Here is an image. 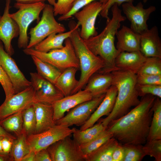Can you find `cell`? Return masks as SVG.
Here are the masks:
<instances>
[{
	"label": "cell",
	"mask_w": 161,
	"mask_h": 161,
	"mask_svg": "<svg viewBox=\"0 0 161 161\" xmlns=\"http://www.w3.org/2000/svg\"><path fill=\"white\" fill-rule=\"evenodd\" d=\"M156 97L144 96L138 104L120 118L112 121L106 129L122 145H142L147 141Z\"/></svg>",
	"instance_id": "cell-1"
},
{
	"label": "cell",
	"mask_w": 161,
	"mask_h": 161,
	"mask_svg": "<svg viewBox=\"0 0 161 161\" xmlns=\"http://www.w3.org/2000/svg\"><path fill=\"white\" fill-rule=\"evenodd\" d=\"M112 16L106 21V25L99 34L92 37L84 41L90 50L104 61V68L99 73H110L118 70L115 61L120 53L115 46L116 34L121 22L126 19L122 14L121 10L116 4L111 7Z\"/></svg>",
	"instance_id": "cell-2"
},
{
	"label": "cell",
	"mask_w": 161,
	"mask_h": 161,
	"mask_svg": "<svg viewBox=\"0 0 161 161\" xmlns=\"http://www.w3.org/2000/svg\"><path fill=\"white\" fill-rule=\"evenodd\" d=\"M112 85L117 89V95L113 108L101 123L107 129L109 124L123 116L140 102L137 88V75L129 71L117 70L111 72Z\"/></svg>",
	"instance_id": "cell-3"
},
{
	"label": "cell",
	"mask_w": 161,
	"mask_h": 161,
	"mask_svg": "<svg viewBox=\"0 0 161 161\" xmlns=\"http://www.w3.org/2000/svg\"><path fill=\"white\" fill-rule=\"evenodd\" d=\"M77 23L69 37L79 60L81 73L78 84L73 94L82 89L90 78L102 70L105 66L103 60L95 55L89 49L80 35Z\"/></svg>",
	"instance_id": "cell-4"
},
{
	"label": "cell",
	"mask_w": 161,
	"mask_h": 161,
	"mask_svg": "<svg viewBox=\"0 0 161 161\" xmlns=\"http://www.w3.org/2000/svg\"><path fill=\"white\" fill-rule=\"evenodd\" d=\"M63 47L46 52L37 51L33 48H26L23 52L26 55H33L55 66L61 72L70 67L80 69L78 59L69 38L64 41Z\"/></svg>",
	"instance_id": "cell-5"
},
{
	"label": "cell",
	"mask_w": 161,
	"mask_h": 161,
	"mask_svg": "<svg viewBox=\"0 0 161 161\" xmlns=\"http://www.w3.org/2000/svg\"><path fill=\"white\" fill-rule=\"evenodd\" d=\"M45 5L44 2L29 3L17 2L15 4L14 7L18 10L15 13H10V16L19 28L18 46L19 48H27L29 43L27 34L29 26L33 21H39L40 14Z\"/></svg>",
	"instance_id": "cell-6"
},
{
	"label": "cell",
	"mask_w": 161,
	"mask_h": 161,
	"mask_svg": "<svg viewBox=\"0 0 161 161\" xmlns=\"http://www.w3.org/2000/svg\"><path fill=\"white\" fill-rule=\"evenodd\" d=\"M42 11L41 20L36 26L30 30V41L27 48H34L51 34L63 32L65 31L64 25L58 23L55 18L53 6L45 4Z\"/></svg>",
	"instance_id": "cell-7"
},
{
	"label": "cell",
	"mask_w": 161,
	"mask_h": 161,
	"mask_svg": "<svg viewBox=\"0 0 161 161\" xmlns=\"http://www.w3.org/2000/svg\"><path fill=\"white\" fill-rule=\"evenodd\" d=\"M76 129L67 126L56 124L48 130L38 134H33L27 136V142L30 151L36 153L47 149L55 142L70 136Z\"/></svg>",
	"instance_id": "cell-8"
},
{
	"label": "cell",
	"mask_w": 161,
	"mask_h": 161,
	"mask_svg": "<svg viewBox=\"0 0 161 161\" xmlns=\"http://www.w3.org/2000/svg\"><path fill=\"white\" fill-rule=\"evenodd\" d=\"M105 94L77 105L71 109L66 115L55 122V124L68 127L73 125L82 126L88 120L103 100Z\"/></svg>",
	"instance_id": "cell-9"
},
{
	"label": "cell",
	"mask_w": 161,
	"mask_h": 161,
	"mask_svg": "<svg viewBox=\"0 0 161 161\" xmlns=\"http://www.w3.org/2000/svg\"><path fill=\"white\" fill-rule=\"evenodd\" d=\"M103 4L95 1L86 5L74 15L81 26L80 35L84 40L97 35L95 25L96 19L102 8Z\"/></svg>",
	"instance_id": "cell-10"
},
{
	"label": "cell",
	"mask_w": 161,
	"mask_h": 161,
	"mask_svg": "<svg viewBox=\"0 0 161 161\" xmlns=\"http://www.w3.org/2000/svg\"><path fill=\"white\" fill-rule=\"evenodd\" d=\"M30 75V81L34 91V103L40 102L52 105L64 97L54 84L37 72H31Z\"/></svg>",
	"instance_id": "cell-11"
},
{
	"label": "cell",
	"mask_w": 161,
	"mask_h": 161,
	"mask_svg": "<svg viewBox=\"0 0 161 161\" xmlns=\"http://www.w3.org/2000/svg\"><path fill=\"white\" fill-rule=\"evenodd\" d=\"M121 6L126 17L130 22V28L132 30L140 34L148 29L147 21L150 15L156 10L155 6L145 8L141 2L135 5L132 2H127Z\"/></svg>",
	"instance_id": "cell-12"
},
{
	"label": "cell",
	"mask_w": 161,
	"mask_h": 161,
	"mask_svg": "<svg viewBox=\"0 0 161 161\" xmlns=\"http://www.w3.org/2000/svg\"><path fill=\"white\" fill-rule=\"evenodd\" d=\"M69 136L55 142L47 148L52 161L85 160L79 145Z\"/></svg>",
	"instance_id": "cell-13"
},
{
	"label": "cell",
	"mask_w": 161,
	"mask_h": 161,
	"mask_svg": "<svg viewBox=\"0 0 161 161\" xmlns=\"http://www.w3.org/2000/svg\"><path fill=\"white\" fill-rule=\"evenodd\" d=\"M11 56L4 49L3 43L0 40V63L10 80L16 94L29 87L31 83Z\"/></svg>",
	"instance_id": "cell-14"
},
{
	"label": "cell",
	"mask_w": 161,
	"mask_h": 161,
	"mask_svg": "<svg viewBox=\"0 0 161 161\" xmlns=\"http://www.w3.org/2000/svg\"><path fill=\"white\" fill-rule=\"evenodd\" d=\"M34 103V91L31 86L5 100L0 106V121L10 115L23 111Z\"/></svg>",
	"instance_id": "cell-15"
},
{
	"label": "cell",
	"mask_w": 161,
	"mask_h": 161,
	"mask_svg": "<svg viewBox=\"0 0 161 161\" xmlns=\"http://www.w3.org/2000/svg\"><path fill=\"white\" fill-rule=\"evenodd\" d=\"M10 0H6L4 13L0 19V40L6 51L11 56L14 53L11 41L19 36V31L17 24L10 16Z\"/></svg>",
	"instance_id": "cell-16"
},
{
	"label": "cell",
	"mask_w": 161,
	"mask_h": 161,
	"mask_svg": "<svg viewBox=\"0 0 161 161\" xmlns=\"http://www.w3.org/2000/svg\"><path fill=\"white\" fill-rule=\"evenodd\" d=\"M94 97L89 92L84 89L65 96L52 105L53 109V120L55 122L62 118L66 112L77 105L89 100Z\"/></svg>",
	"instance_id": "cell-17"
},
{
	"label": "cell",
	"mask_w": 161,
	"mask_h": 161,
	"mask_svg": "<svg viewBox=\"0 0 161 161\" xmlns=\"http://www.w3.org/2000/svg\"><path fill=\"white\" fill-rule=\"evenodd\" d=\"M140 51L146 58H161V41L156 26L140 34Z\"/></svg>",
	"instance_id": "cell-18"
},
{
	"label": "cell",
	"mask_w": 161,
	"mask_h": 161,
	"mask_svg": "<svg viewBox=\"0 0 161 161\" xmlns=\"http://www.w3.org/2000/svg\"><path fill=\"white\" fill-rule=\"evenodd\" d=\"M116 87L112 86L106 93L103 100L92 114L88 120L80 127L83 130L93 126L102 116L108 115L114 107L117 95Z\"/></svg>",
	"instance_id": "cell-19"
},
{
	"label": "cell",
	"mask_w": 161,
	"mask_h": 161,
	"mask_svg": "<svg viewBox=\"0 0 161 161\" xmlns=\"http://www.w3.org/2000/svg\"><path fill=\"white\" fill-rule=\"evenodd\" d=\"M146 58L140 50L122 52L116 57L115 64L118 70L129 71L137 74Z\"/></svg>",
	"instance_id": "cell-20"
},
{
	"label": "cell",
	"mask_w": 161,
	"mask_h": 161,
	"mask_svg": "<svg viewBox=\"0 0 161 161\" xmlns=\"http://www.w3.org/2000/svg\"><path fill=\"white\" fill-rule=\"evenodd\" d=\"M35 116V125L33 134L46 131L55 126L52 105L40 102L32 104Z\"/></svg>",
	"instance_id": "cell-21"
},
{
	"label": "cell",
	"mask_w": 161,
	"mask_h": 161,
	"mask_svg": "<svg viewBox=\"0 0 161 161\" xmlns=\"http://www.w3.org/2000/svg\"><path fill=\"white\" fill-rule=\"evenodd\" d=\"M116 37L117 40L116 47L120 52L140 50V34L130 28L123 26L117 31Z\"/></svg>",
	"instance_id": "cell-22"
},
{
	"label": "cell",
	"mask_w": 161,
	"mask_h": 161,
	"mask_svg": "<svg viewBox=\"0 0 161 161\" xmlns=\"http://www.w3.org/2000/svg\"><path fill=\"white\" fill-rule=\"evenodd\" d=\"M77 23L72 21L69 22V30L66 32L54 33L49 35L33 48L36 50L46 52L55 49L62 48L65 41L69 38Z\"/></svg>",
	"instance_id": "cell-23"
},
{
	"label": "cell",
	"mask_w": 161,
	"mask_h": 161,
	"mask_svg": "<svg viewBox=\"0 0 161 161\" xmlns=\"http://www.w3.org/2000/svg\"><path fill=\"white\" fill-rule=\"evenodd\" d=\"M96 73L90 78L84 89L94 97L106 93L112 86L113 78L112 72Z\"/></svg>",
	"instance_id": "cell-24"
},
{
	"label": "cell",
	"mask_w": 161,
	"mask_h": 161,
	"mask_svg": "<svg viewBox=\"0 0 161 161\" xmlns=\"http://www.w3.org/2000/svg\"><path fill=\"white\" fill-rule=\"evenodd\" d=\"M78 69L75 67L67 68L61 72L55 85L64 97L72 95L78 80L75 78Z\"/></svg>",
	"instance_id": "cell-25"
},
{
	"label": "cell",
	"mask_w": 161,
	"mask_h": 161,
	"mask_svg": "<svg viewBox=\"0 0 161 161\" xmlns=\"http://www.w3.org/2000/svg\"><path fill=\"white\" fill-rule=\"evenodd\" d=\"M153 114L147 141L161 139V100L157 97L153 106Z\"/></svg>",
	"instance_id": "cell-26"
},
{
	"label": "cell",
	"mask_w": 161,
	"mask_h": 161,
	"mask_svg": "<svg viewBox=\"0 0 161 161\" xmlns=\"http://www.w3.org/2000/svg\"><path fill=\"white\" fill-rule=\"evenodd\" d=\"M119 143L112 137L88 156L85 161H112L113 151Z\"/></svg>",
	"instance_id": "cell-27"
},
{
	"label": "cell",
	"mask_w": 161,
	"mask_h": 161,
	"mask_svg": "<svg viewBox=\"0 0 161 161\" xmlns=\"http://www.w3.org/2000/svg\"><path fill=\"white\" fill-rule=\"evenodd\" d=\"M36 66L37 73L42 77L55 84L61 72L52 65L37 57L31 56Z\"/></svg>",
	"instance_id": "cell-28"
},
{
	"label": "cell",
	"mask_w": 161,
	"mask_h": 161,
	"mask_svg": "<svg viewBox=\"0 0 161 161\" xmlns=\"http://www.w3.org/2000/svg\"><path fill=\"white\" fill-rule=\"evenodd\" d=\"M112 137V134L106 129L92 140L79 145V150L85 160L88 156Z\"/></svg>",
	"instance_id": "cell-29"
},
{
	"label": "cell",
	"mask_w": 161,
	"mask_h": 161,
	"mask_svg": "<svg viewBox=\"0 0 161 161\" xmlns=\"http://www.w3.org/2000/svg\"><path fill=\"white\" fill-rule=\"evenodd\" d=\"M106 129L101 122L83 130L75 129L73 133L74 140L79 145L92 140Z\"/></svg>",
	"instance_id": "cell-30"
},
{
	"label": "cell",
	"mask_w": 161,
	"mask_h": 161,
	"mask_svg": "<svg viewBox=\"0 0 161 161\" xmlns=\"http://www.w3.org/2000/svg\"><path fill=\"white\" fill-rule=\"evenodd\" d=\"M0 125L6 131L14 133L16 137L23 131L22 111L10 115L0 121Z\"/></svg>",
	"instance_id": "cell-31"
},
{
	"label": "cell",
	"mask_w": 161,
	"mask_h": 161,
	"mask_svg": "<svg viewBox=\"0 0 161 161\" xmlns=\"http://www.w3.org/2000/svg\"><path fill=\"white\" fill-rule=\"evenodd\" d=\"M27 136L24 131L13 140L10 154L12 160L21 161L23 157L30 152L27 142Z\"/></svg>",
	"instance_id": "cell-32"
},
{
	"label": "cell",
	"mask_w": 161,
	"mask_h": 161,
	"mask_svg": "<svg viewBox=\"0 0 161 161\" xmlns=\"http://www.w3.org/2000/svg\"><path fill=\"white\" fill-rule=\"evenodd\" d=\"M124 150L123 161H141L146 156L142 145H123Z\"/></svg>",
	"instance_id": "cell-33"
},
{
	"label": "cell",
	"mask_w": 161,
	"mask_h": 161,
	"mask_svg": "<svg viewBox=\"0 0 161 161\" xmlns=\"http://www.w3.org/2000/svg\"><path fill=\"white\" fill-rule=\"evenodd\" d=\"M24 131L27 136L34 133L35 125V116L32 104L22 111Z\"/></svg>",
	"instance_id": "cell-34"
},
{
	"label": "cell",
	"mask_w": 161,
	"mask_h": 161,
	"mask_svg": "<svg viewBox=\"0 0 161 161\" xmlns=\"http://www.w3.org/2000/svg\"><path fill=\"white\" fill-rule=\"evenodd\" d=\"M137 74L161 75V58H147Z\"/></svg>",
	"instance_id": "cell-35"
},
{
	"label": "cell",
	"mask_w": 161,
	"mask_h": 161,
	"mask_svg": "<svg viewBox=\"0 0 161 161\" xmlns=\"http://www.w3.org/2000/svg\"><path fill=\"white\" fill-rule=\"evenodd\" d=\"M143 148L145 156L154 157L156 161H161V139L147 141Z\"/></svg>",
	"instance_id": "cell-36"
},
{
	"label": "cell",
	"mask_w": 161,
	"mask_h": 161,
	"mask_svg": "<svg viewBox=\"0 0 161 161\" xmlns=\"http://www.w3.org/2000/svg\"><path fill=\"white\" fill-rule=\"evenodd\" d=\"M108 0H75L70 10L66 14L60 16L58 19L59 21H66L72 17L74 14L84 7L95 1H98L105 4Z\"/></svg>",
	"instance_id": "cell-37"
},
{
	"label": "cell",
	"mask_w": 161,
	"mask_h": 161,
	"mask_svg": "<svg viewBox=\"0 0 161 161\" xmlns=\"http://www.w3.org/2000/svg\"><path fill=\"white\" fill-rule=\"evenodd\" d=\"M0 83L5 93V100L9 99L15 94L13 85L0 63Z\"/></svg>",
	"instance_id": "cell-38"
},
{
	"label": "cell",
	"mask_w": 161,
	"mask_h": 161,
	"mask_svg": "<svg viewBox=\"0 0 161 161\" xmlns=\"http://www.w3.org/2000/svg\"><path fill=\"white\" fill-rule=\"evenodd\" d=\"M137 88L139 96L150 95L161 97V85L137 84Z\"/></svg>",
	"instance_id": "cell-39"
},
{
	"label": "cell",
	"mask_w": 161,
	"mask_h": 161,
	"mask_svg": "<svg viewBox=\"0 0 161 161\" xmlns=\"http://www.w3.org/2000/svg\"><path fill=\"white\" fill-rule=\"evenodd\" d=\"M75 0H56L53 7L55 16L64 15L71 9Z\"/></svg>",
	"instance_id": "cell-40"
},
{
	"label": "cell",
	"mask_w": 161,
	"mask_h": 161,
	"mask_svg": "<svg viewBox=\"0 0 161 161\" xmlns=\"http://www.w3.org/2000/svg\"><path fill=\"white\" fill-rule=\"evenodd\" d=\"M136 75L137 84L161 85V75L143 74Z\"/></svg>",
	"instance_id": "cell-41"
},
{
	"label": "cell",
	"mask_w": 161,
	"mask_h": 161,
	"mask_svg": "<svg viewBox=\"0 0 161 161\" xmlns=\"http://www.w3.org/2000/svg\"><path fill=\"white\" fill-rule=\"evenodd\" d=\"M134 0H108L103 5L102 8L100 13L101 16L106 19H109V12L112 6L115 4H116L119 7L125 3L132 2Z\"/></svg>",
	"instance_id": "cell-42"
},
{
	"label": "cell",
	"mask_w": 161,
	"mask_h": 161,
	"mask_svg": "<svg viewBox=\"0 0 161 161\" xmlns=\"http://www.w3.org/2000/svg\"><path fill=\"white\" fill-rule=\"evenodd\" d=\"M124 154L123 145L119 143L113 151L112 155V161H123Z\"/></svg>",
	"instance_id": "cell-43"
},
{
	"label": "cell",
	"mask_w": 161,
	"mask_h": 161,
	"mask_svg": "<svg viewBox=\"0 0 161 161\" xmlns=\"http://www.w3.org/2000/svg\"><path fill=\"white\" fill-rule=\"evenodd\" d=\"M14 140L7 137H2L1 139V145L4 154H10Z\"/></svg>",
	"instance_id": "cell-44"
},
{
	"label": "cell",
	"mask_w": 161,
	"mask_h": 161,
	"mask_svg": "<svg viewBox=\"0 0 161 161\" xmlns=\"http://www.w3.org/2000/svg\"><path fill=\"white\" fill-rule=\"evenodd\" d=\"M35 161H52L47 149H42L36 152Z\"/></svg>",
	"instance_id": "cell-45"
},
{
	"label": "cell",
	"mask_w": 161,
	"mask_h": 161,
	"mask_svg": "<svg viewBox=\"0 0 161 161\" xmlns=\"http://www.w3.org/2000/svg\"><path fill=\"white\" fill-rule=\"evenodd\" d=\"M35 154L33 151H30L23 157L21 161H35Z\"/></svg>",
	"instance_id": "cell-46"
},
{
	"label": "cell",
	"mask_w": 161,
	"mask_h": 161,
	"mask_svg": "<svg viewBox=\"0 0 161 161\" xmlns=\"http://www.w3.org/2000/svg\"><path fill=\"white\" fill-rule=\"evenodd\" d=\"M0 137H7L15 139L16 137L13 136L4 130L0 125Z\"/></svg>",
	"instance_id": "cell-47"
},
{
	"label": "cell",
	"mask_w": 161,
	"mask_h": 161,
	"mask_svg": "<svg viewBox=\"0 0 161 161\" xmlns=\"http://www.w3.org/2000/svg\"><path fill=\"white\" fill-rule=\"evenodd\" d=\"M10 154L0 153V161H11Z\"/></svg>",
	"instance_id": "cell-48"
},
{
	"label": "cell",
	"mask_w": 161,
	"mask_h": 161,
	"mask_svg": "<svg viewBox=\"0 0 161 161\" xmlns=\"http://www.w3.org/2000/svg\"><path fill=\"white\" fill-rule=\"evenodd\" d=\"M17 2L22 3H33L39 2H44L46 0H15Z\"/></svg>",
	"instance_id": "cell-49"
},
{
	"label": "cell",
	"mask_w": 161,
	"mask_h": 161,
	"mask_svg": "<svg viewBox=\"0 0 161 161\" xmlns=\"http://www.w3.org/2000/svg\"><path fill=\"white\" fill-rule=\"evenodd\" d=\"M48 1L49 4L54 6L55 4L56 0H46Z\"/></svg>",
	"instance_id": "cell-50"
},
{
	"label": "cell",
	"mask_w": 161,
	"mask_h": 161,
	"mask_svg": "<svg viewBox=\"0 0 161 161\" xmlns=\"http://www.w3.org/2000/svg\"><path fill=\"white\" fill-rule=\"evenodd\" d=\"M2 137H0V153L4 154L1 145V139Z\"/></svg>",
	"instance_id": "cell-51"
},
{
	"label": "cell",
	"mask_w": 161,
	"mask_h": 161,
	"mask_svg": "<svg viewBox=\"0 0 161 161\" xmlns=\"http://www.w3.org/2000/svg\"><path fill=\"white\" fill-rule=\"evenodd\" d=\"M1 16L0 15V19L1 18Z\"/></svg>",
	"instance_id": "cell-52"
},
{
	"label": "cell",
	"mask_w": 161,
	"mask_h": 161,
	"mask_svg": "<svg viewBox=\"0 0 161 161\" xmlns=\"http://www.w3.org/2000/svg\"><path fill=\"white\" fill-rule=\"evenodd\" d=\"M147 0H146V1H147Z\"/></svg>",
	"instance_id": "cell-53"
}]
</instances>
